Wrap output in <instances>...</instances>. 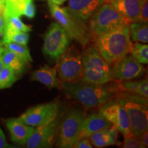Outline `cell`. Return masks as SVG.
Returning a JSON list of instances; mask_svg holds the SVG:
<instances>
[{
  "label": "cell",
  "mask_w": 148,
  "mask_h": 148,
  "mask_svg": "<svg viewBox=\"0 0 148 148\" xmlns=\"http://www.w3.org/2000/svg\"><path fill=\"white\" fill-rule=\"evenodd\" d=\"M4 50H5V47H3V46L0 45V54H1V53H2Z\"/></svg>",
  "instance_id": "37"
},
{
  "label": "cell",
  "mask_w": 148,
  "mask_h": 148,
  "mask_svg": "<svg viewBox=\"0 0 148 148\" xmlns=\"http://www.w3.org/2000/svg\"><path fill=\"white\" fill-rule=\"evenodd\" d=\"M148 21V1L145 0V1L142 5L140 8L139 14L138 17V22H146Z\"/></svg>",
  "instance_id": "29"
},
{
  "label": "cell",
  "mask_w": 148,
  "mask_h": 148,
  "mask_svg": "<svg viewBox=\"0 0 148 148\" xmlns=\"http://www.w3.org/2000/svg\"><path fill=\"white\" fill-rule=\"evenodd\" d=\"M17 77L10 67L3 65L0 72V89L10 87L16 82Z\"/></svg>",
  "instance_id": "26"
},
{
  "label": "cell",
  "mask_w": 148,
  "mask_h": 148,
  "mask_svg": "<svg viewBox=\"0 0 148 148\" xmlns=\"http://www.w3.org/2000/svg\"><path fill=\"white\" fill-rule=\"evenodd\" d=\"M28 40L29 34H27V32L5 27L3 38L0 41V45L3 46L8 42H15L21 45H27Z\"/></svg>",
  "instance_id": "22"
},
{
  "label": "cell",
  "mask_w": 148,
  "mask_h": 148,
  "mask_svg": "<svg viewBox=\"0 0 148 148\" xmlns=\"http://www.w3.org/2000/svg\"><path fill=\"white\" fill-rule=\"evenodd\" d=\"M5 125L10 131L11 140L19 145L26 144L34 130V127L24 124L14 118L5 120Z\"/></svg>",
  "instance_id": "16"
},
{
  "label": "cell",
  "mask_w": 148,
  "mask_h": 148,
  "mask_svg": "<svg viewBox=\"0 0 148 148\" xmlns=\"http://www.w3.org/2000/svg\"><path fill=\"white\" fill-rule=\"evenodd\" d=\"M10 147L11 146L6 142L4 133H3L2 130L0 127V148H5Z\"/></svg>",
  "instance_id": "33"
},
{
  "label": "cell",
  "mask_w": 148,
  "mask_h": 148,
  "mask_svg": "<svg viewBox=\"0 0 148 148\" xmlns=\"http://www.w3.org/2000/svg\"><path fill=\"white\" fill-rule=\"evenodd\" d=\"M1 59L3 65H6L13 70L15 74H19L24 70L25 62L12 51L5 49L1 53Z\"/></svg>",
  "instance_id": "21"
},
{
  "label": "cell",
  "mask_w": 148,
  "mask_h": 148,
  "mask_svg": "<svg viewBox=\"0 0 148 148\" xmlns=\"http://www.w3.org/2000/svg\"><path fill=\"white\" fill-rule=\"evenodd\" d=\"M75 148H92V145L90 143L88 138H83L77 140L74 145Z\"/></svg>",
  "instance_id": "30"
},
{
  "label": "cell",
  "mask_w": 148,
  "mask_h": 148,
  "mask_svg": "<svg viewBox=\"0 0 148 148\" xmlns=\"http://www.w3.org/2000/svg\"><path fill=\"white\" fill-rule=\"evenodd\" d=\"M130 23L112 5L103 3L87 23L90 41H94L101 34L114 30L118 27L130 25Z\"/></svg>",
  "instance_id": "4"
},
{
  "label": "cell",
  "mask_w": 148,
  "mask_h": 148,
  "mask_svg": "<svg viewBox=\"0 0 148 148\" xmlns=\"http://www.w3.org/2000/svg\"><path fill=\"white\" fill-rule=\"evenodd\" d=\"M48 1H49V2L55 3V4L56 5H60L63 4V3L66 1V0H48Z\"/></svg>",
  "instance_id": "34"
},
{
  "label": "cell",
  "mask_w": 148,
  "mask_h": 148,
  "mask_svg": "<svg viewBox=\"0 0 148 148\" xmlns=\"http://www.w3.org/2000/svg\"><path fill=\"white\" fill-rule=\"evenodd\" d=\"M138 140H139L140 143L144 146V147H147L148 146V133L147 130L141 133V134L136 136Z\"/></svg>",
  "instance_id": "32"
},
{
  "label": "cell",
  "mask_w": 148,
  "mask_h": 148,
  "mask_svg": "<svg viewBox=\"0 0 148 148\" xmlns=\"http://www.w3.org/2000/svg\"><path fill=\"white\" fill-rule=\"evenodd\" d=\"M71 38L58 23H52L44 36L42 51L50 58L58 60L67 49Z\"/></svg>",
  "instance_id": "9"
},
{
  "label": "cell",
  "mask_w": 148,
  "mask_h": 148,
  "mask_svg": "<svg viewBox=\"0 0 148 148\" xmlns=\"http://www.w3.org/2000/svg\"><path fill=\"white\" fill-rule=\"evenodd\" d=\"M60 86L69 97L88 108L101 106L115 95L111 88L104 84H90L82 80L63 82Z\"/></svg>",
  "instance_id": "2"
},
{
  "label": "cell",
  "mask_w": 148,
  "mask_h": 148,
  "mask_svg": "<svg viewBox=\"0 0 148 148\" xmlns=\"http://www.w3.org/2000/svg\"><path fill=\"white\" fill-rule=\"evenodd\" d=\"M3 62H2V59H1V53L0 54V72H1V70L3 67Z\"/></svg>",
  "instance_id": "35"
},
{
  "label": "cell",
  "mask_w": 148,
  "mask_h": 148,
  "mask_svg": "<svg viewBox=\"0 0 148 148\" xmlns=\"http://www.w3.org/2000/svg\"><path fill=\"white\" fill-rule=\"evenodd\" d=\"M32 80L38 81L49 88L60 86V82L57 77V69L45 65L32 73Z\"/></svg>",
  "instance_id": "20"
},
{
  "label": "cell",
  "mask_w": 148,
  "mask_h": 148,
  "mask_svg": "<svg viewBox=\"0 0 148 148\" xmlns=\"http://www.w3.org/2000/svg\"><path fill=\"white\" fill-rule=\"evenodd\" d=\"M84 118V114L77 109H73L66 113L59 127L57 142L58 147H74L75 143L78 140Z\"/></svg>",
  "instance_id": "7"
},
{
  "label": "cell",
  "mask_w": 148,
  "mask_h": 148,
  "mask_svg": "<svg viewBox=\"0 0 148 148\" xmlns=\"http://www.w3.org/2000/svg\"><path fill=\"white\" fill-rule=\"evenodd\" d=\"M48 5L51 16L67 32L71 39L79 42L82 47H86L90 42L87 25L77 22L66 8H61L58 5L49 1Z\"/></svg>",
  "instance_id": "6"
},
{
  "label": "cell",
  "mask_w": 148,
  "mask_h": 148,
  "mask_svg": "<svg viewBox=\"0 0 148 148\" xmlns=\"http://www.w3.org/2000/svg\"><path fill=\"white\" fill-rule=\"evenodd\" d=\"M95 46L110 67L131 53L133 43L130 39V25L118 27L97 37Z\"/></svg>",
  "instance_id": "1"
},
{
  "label": "cell",
  "mask_w": 148,
  "mask_h": 148,
  "mask_svg": "<svg viewBox=\"0 0 148 148\" xmlns=\"http://www.w3.org/2000/svg\"><path fill=\"white\" fill-rule=\"evenodd\" d=\"M58 112V103L53 101L29 108L17 119L24 124L37 127L53 121Z\"/></svg>",
  "instance_id": "11"
},
{
  "label": "cell",
  "mask_w": 148,
  "mask_h": 148,
  "mask_svg": "<svg viewBox=\"0 0 148 148\" xmlns=\"http://www.w3.org/2000/svg\"><path fill=\"white\" fill-rule=\"evenodd\" d=\"M58 60V75L63 82H76L82 79V53L77 48L73 46L67 48Z\"/></svg>",
  "instance_id": "8"
},
{
  "label": "cell",
  "mask_w": 148,
  "mask_h": 148,
  "mask_svg": "<svg viewBox=\"0 0 148 148\" xmlns=\"http://www.w3.org/2000/svg\"><path fill=\"white\" fill-rule=\"evenodd\" d=\"M3 46L5 49H8L14 52L25 63L32 62V58L27 45H21V44L15 43V42H8V43L4 44Z\"/></svg>",
  "instance_id": "25"
},
{
  "label": "cell",
  "mask_w": 148,
  "mask_h": 148,
  "mask_svg": "<svg viewBox=\"0 0 148 148\" xmlns=\"http://www.w3.org/2000/svg\"><path fill=\"white\" fill-rule=\"evenodd\" d=\"M59 125L57 117L46 124L39 125L34 128L26 143L29 148H46L53 146Z\"/></svg>",
  "instance_id": "12"
},
{
  "label": "cell",
  "mask_w": 148,
  "mask_h": 148,
  "mask_svg": "<svg viewBox=\"0 0 148 148\" xmlns=\"http://www.w3.org/2000/svg\"><path fill=\"white\" fill-rule=\"evenodd\" d=\"M5 27L28 32L32 30V27L21 21L20 16L5 8Z\"/></svg>",
  "instance_id": "23"
},
{
  "label": "cell",
  "mask_w": 148,
  "mask_h": 148,
  "mask_svg": "<svg viewBox=\"0 0 148 148\" xmlns=\"http://www.w3.org/2000/svg\"><path fill=\"white\" fill-rule=\"evenodd\" d=\"M112 90L115 95L119 91L147 98V79H144L140 81H116L115 85L112 88Z\"/></svg>",
  "instance_id": "19"
},
{
  "label": "cell",
  "mask_w": 148,
  "mask_h": 148,
  "mask_svg": "<svg viewBox=\"0 0 148 148\" xmlns=\"http://www.w3.org/2000/svg\"><path fill=\"white\" fill-rule=\"evenodd\" d=\"M3 33H4V29H1V30H0V39H1V38H3Z\"/></svg>",
  "instance_id": "36"
},
{
  "label": "cell",
  "mask_w": 148,
  "mask_h": 148,
  "mask_svg": "<svg viewBox=\"0 0 148 148\" xmlns=\"http://www.w3.org/2000/svg\"><path fill=\"white\" fill-rule=\"evenodd\" d=\"M118 130L113 125L94 132L88 137L90 143L95 147H104L108 145H120L121 143L117 138Z\"/></svg>",
  "instance_id": "18"
},
{
  "label": "cell",
  "mask_w": 148,
  "mask_h": 148,
  "mask_svg": "<svg viewBox=\"0 0 148 148\" xmlns=\"http://www.w3.org/2000/svg\"><path fill=\"white\" fill-rule=\"evenodd\" d=\"M5 2V0H0V3Z\"/></svg>",
  "instance_id": "38"
},
{
  "label": "cell",
  "mask_w": 148,
  "mask_h": 148,
  "mask_svg": "<svg viewBox=\"0 0 148 148\" xmlns=\"http://www.w3.org/2000/svg\"><path fill=\"white\" fill-rule=\"evenodd\" d=\"M121 145V147L123 148H145L140 143L137 137L130 133L127 135H125L124 140Z\"/></svg>",
  "instance_id": "28"
},
{
  "label": "cell",
  "mask_w": 148,
  "mask_h": 148,
  "mask_svg": "<svg viewBox=\"0 0 148 148\" xmlns=\"http://www.w3.org/2000/svg\"><path fill=\"white\" fill-rule=\"evenodd\" d=\"M99 112L123 136L130 133L126 110L124 104L118 97L115 99H111L102 105Z\"/></svg>",
  "instance_id": "10"
},
{
  "label": "cell",
  "mask_w": 148,
  "mask_h": 148,
  "mask_svg": "<svg viewBox=\"0 0 148 148\" xmlns=\"http://www.w3.org/2000/svg\"><path fill=\"white\" fill-rule=\"evenodd\" d=\"M123 102L130 123V134L138 136L147 130V98L121 92L116 96Z\"/></svg>",
  "instance_id": "5"
},
{
  "label": "cell",
  "mask_w": 148,
  "mask_h": 148,
  "mask_svg": "<svg viewBox=\"0 0 148 148\" xmlns=\"http://www.w3.org/2000/svg\"><path fill=\"white\" fill-rule=\"evenodd\" d=\"M83 76L81 80L95 84H106L112 80L111 67L95 45L82 53Z\"/></svg>",
  "instance_id": "3"
},
{
  "label": "cell",
  "mask_w": 148,
  "mask_h": 148,
  "mask_svg": "<svg viewBox=\"0 0 148 148\" xmlns=\"http://www.w3.org/2000/svg\"><path fill=\"white\" fill-rule=\"evenodd\" d=\"M130 38L134 41L147 43L148 42V25L146 22H133L130 25Z\"/></svg>",
  "instance_id": "24"
},
{
  "label": "cell",
  "mask_w": 148,
  "mask_h": 148,
  "mask_svg": "<svg viewBox=\"0 0 148 148\" xmlns=\"http://www.w3.org/2000/svg\"><path fill=\"white\" fill-rule=\"evenodd\" d=\"M5 28V2L0 3V30Z\"/></svg>",
  "instance_id": "31"
},
{
  "label": "cell",
  "mask_w": 148,
  "mask_h": 148,
  "mask_svg": "<svg viewBox=\"0 0 148 148\" xmlns=\"http://www.w3.org/2000/svg\"><path fill=\"white\" fill-rule=\"evenodd\" d=\"M112 124L100 112L92 114L84 118L82 122L78 140L83 138H88L92 134L99 130L110 127Z\"/></svg>",
  "instance_id": "17"
},
{
  "label": "cell",
  "mask_w": 148,
  "mask_h": 148,
  "mask_svg": "<svg viewBox=\"0 0 148 148\" xmlns=\"http://www.w3.org/2000/svg\"><path fill=\"white\" fill-rule=\"evenodd\" d=\"M145 0H104L110 3L121 15L130 22H138L140 8Z\"/></svg>",
  "instance_id": "15"
},
{
  "label": "cell",
  "mask_w": 148,
  "mask_h": 148,
  "mask_svg": "<svg viewBox=\"0 0 148 148\" xmlns=\"http://www.w3.org/2000/svg\"><path fill=\"white\" fill-rule=\"evenodd\" d=\"M132 56L140 64H147L148 62V45H142L136 42L133 45Z\"/></svg>",
  "instance_id": "27"
},
{
  "label": "cell",
  "mask_w": 148,
  "mask_h": 148,
  "mask_svg": "<svg viewBox=\"0 0 148 148\" xmlns=\"http://www.w3.org/2000/svg\"><path fill=\"white\" fill-rule=\"evenodd\" d=\"M103 3L104 0H69L66 9L77 22L87 25Z\"/></svg>",
  "instance_id": "13"
},
{
  "label": "cell",
  "mask_w": 148,
  "mask_h": 148,
  "mask_svg": "<svg viewBox=\"0 0 148 148\" xmlns=\"http://www.w3.org/2000/svg\"><path fill=\"white\" fill-rule=\"evenodd\" d=\"M145 68L131 56H125L111 69L112 78L116 81H127L140 76Z\"/></svg>",
  "instance_id": "14"
}]
</instances>
